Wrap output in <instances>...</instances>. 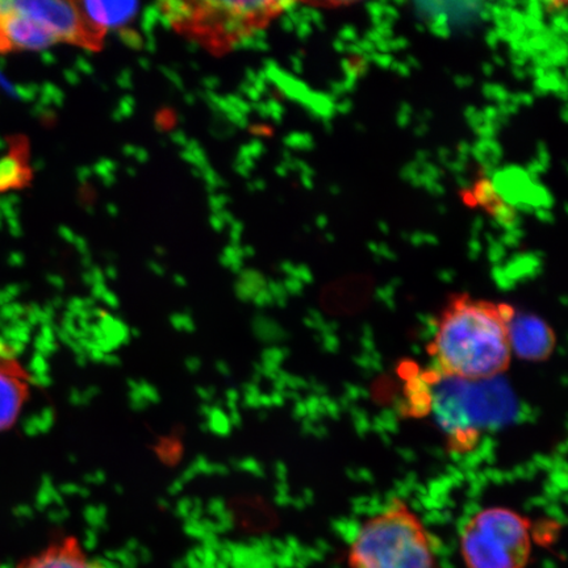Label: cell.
Segmentation results:
<instances>
[{"instance_id": "6da1fadb", "label": "cell", "mask_w": 568, "mask_h": 568, "mask_svg": "<svg viewBox=\"0 0 568 568\" xmlns=\"http://www.w3.org/2000/svg\"><path fill=\"white\" fill-rule=\"evenodd\" d=\"M513 305L453 295L436 320L428 353L447 379L481 382L506 373L513 362Z\"/></svg>"}, {"instance_id": "7a4b0ae2", "label": "cell", "mask_w": 568, "mask_h": 568, "mask_svg": "<svg viewBox=\"0 0 568 568\" xmlns=\"http://www.w3.org/2000/svg\"><path fill=\"white\" fill-rule=\"evenodd\" d=\"M347 562L351 568H442L420 516L402 499L361 525Z\"/></svg>"}, {"instance_id": "3957f363", "label": "cell", "mask_w": 568, "mask_h": 568, "mask_svg": "<svg viewBox=\"0 0 568 568\" xmlns=\"http://www.w3.org/2000/svg\"><path fill=\"white\" fill-rule=\"evenodd\" d=\"M459 550L466 568H527L532 525L514 509H481L462 528Z\"/></svg>"}, {"instance_id": "277c9868", "label": "cell", "mask_w": 568, "mask_h": 568, "mask_svg": "<svg viewBox=\"0 0 568 568\" xmlns=\"http://www.w3.org/2000/svg\"><path fill=\"white\" fill-rule=\"evenodd\" d=\"M13 12L33 20L59 41L78 42L83 38L82 17L74 3L63 0H13Z\"/></svg>"}, {"instance_id": "5b68a950", "label": "cell", "mask_w": 568, "mask_h": 568, "mask_svg": "<svg viewBox=\"0 0 568 568\" xmlns=\"http://www.w3.org/2000/svg\"><path fill=\"white\" fill-rule=\"evenodd\" d=\"M510 349L517 358L541 362L556 351V333L542 318L515 312L509 325Z\"/></svg>"}, {"instance_id": "8992f818", "label": "cell", "mask_w": 568, "mask_h": 568, "mask_svg": "<svg viewBox=\"0 0 568 568\" xmlns=\"http://www.w3.org/2000/svg\"><path fill=\"white\" fill-rule=\"evenodd\" d=\"M30 393L31 379L24 367L10 354L0 352V433L16 425Z\"/></svg>"}, {"instance_id": "52a82bcc", "label": "cell", "mask_w": 568, "mask_h": 568, "mask_svg": "<svg viewBox=\"0 0 568 568\" xmlns=\"http://www.w3.org/2000/svg\"><path fill=\"white\" fill-rule=\"evenodd\" d=\"M59 40L33 20L13 12L0 20V45L19 51L44 52Z\"/></svg>"}, {"instance_id": "ba28073f", "label": "cell", "mask_w": 568, "mask_h": 568, "mask_svg": "<svg viewBox=\"0 0 568 568\" xmlns=\"http://www.w3.org/2000/svg\"><path fill=\"white\" fill-rule=\"evenodd\" d=\"M19 568H103L92 559L75 537L49 545L21 562Z\"/></svg>"}, {"instance_id": "9c48e42d", "label": "cell", "mask_w": 568, "mask_h": 568, "mask_svg": "<svg viewBox=\"0 0 568 568\" xmlns=\"http://www.w3.org/2000/svg\"><path fill=\"white\" fill-rule=\"evenodd\" d=\"M80 13L97 31L124 30L139 16V2H82ZM81 16V17H82Z\"/></svg>"}, {"instance_id": "30bf717a", "label": "cell", "mask_w": 568, "mask_h": 568, "mask_svg": "<svg viewBox=\"0 0 568 568\" xmlns=\"http://www.w3.org/2000/svg\"><path fill=\"white\" fill-rule=\"evenodd\" d=\"M27 180V170L18 155L7 154L0 159V193L23 186Z\"/></svg>"}, {"instance_id": "8fae6325", "label": "cell", "mask_w": 568, "mask_h": 568, "mask_svg": "<svg viewBox=\"0 0 568 568\" xmlns=\"http://www.w3.org/2000/svg\"><path fill=\"white\" fill-rule=\"evenodd\" d=\"M165 16L173 21V24H186L194 21L197 17L194 3L182 2V0H168L159 3Z\"/></svg>"}, {"instance_id": "7c38bea8", "label": "cell", "mask_w": 568, "mask_h": 568, "mask_svg": "<svg viewBox=\"0 0 568 568\" xmlns=\"http://www.w3.org/2000/svg\"><path fill=\"white\" fill-rule=\"evenodd\" d=\"M181 158L189 165L193 166L195 176L201 178V173L210 165L209 155L196 140L190 139L186 146L182 149Z\"/></svg>"}, {"instance_id": "4fadbf2b", "label": "cell", "mask_w": 568, "mask_h": 568, "mask_svg": "<svg viewBox=\"0 0 568 568\" xmlns=\"http://www.w3.org/2000/svg\"><path fill=\"white\" fill-rule=\"evenodd\" d=\"M38 103L49 109H61L65 103V92L52 82H44L40 87Z\"/></svg>"}, {"instance_id": "5bb4252c", "label": "cell", "mask_w": 568, "mask_h": 568, "mask_svg": "<svg viewBox=\"0 0 568 568\" xmlns=\"http://www.w3.org/2000/svg\"><path fill=\"white\" fill-rule=\"evenodd\" d=\"M119 163L111 159H101L94 166H92V173L98 176L104 187H112L116 183Z\"/></svg>"}, {"instance_id": "9a60e30c", "label": "cell", "mask_w": 568, "mask_h": 568, "mask_svg": "<svg viewBox=\"0 0 568 568\" xmlns=\"http://www.w3.org/2000/svg\"><path fill=\"white\" fill-rule=\"evenodd\" d=\"M220 31L229 39H239L253 30L254 27L248 26L246 20L236 17H225L220 21Z\"/></svg>"}, {"instance_id": "2e32d148", "label": "cell", "mask_w": 568, "mask_h": 568, "mask_svg": "<svg viewBox=\"0 0 568 568\" xmlns=\"http://www.w3.org/2000/svg\"><path fill=\"white\" fill-rule=\"evenodd\" d=\"M162 16V10L159 3H154L145 7V10L141 13L140 19V30L142 36L146 38V36L154 34L155 28L160 24V18Z\"/></svg>"}, {"instance_id": "e0dca14e", "label": "cell", "mask_w": 568, "mask_h": 568, "mask_svg": "<svg viewBox=\"0 0 568 568\" xmlns=\"http://www.w3.org/2000/svg\"><path fill=\"white\" fill-rule=\"evenodd\" d=\"M136 105V99L130 94L120 98L115 110L112 111V119L118 123L124 122V120L133 116Z\"/></svg>"}, {"instance_id": "ac0fdd59", "label": "cell", "mask_w": 568, "mask_h": 568, "mask_svg": "<svg viewBox=\"0 0 568 568\" xmlns=\"http://www.w3.org/2000/svg\"><path fill=\"white\" fill-rule=\"evenodd\" d=\"M21 199L18 194L9 193L0 196V216L4 220L19 217Z\"/></svg>"}, {"instance_id": "d6986e66", "label": "cell", "mask_w": 568, "mask_h": 568, "mask_svg": "<svg viewBox=\"0 0 568 568\" xmlns=\"http://www.w3.org/2000/svg\"><path fill=\"white\" fill-rule=\"evenodd\" d=\"M119 40L123 45L132 49V51H141L144 48V36L131 30V28H124V30L120 31Z\"/></svg>"}, {"instance_id": "ffe728a7", "label": "cell", "mask_w": 568, "mask_h": 568, "mask_svg": "<svg viewBox=\"0 0 568 568\" xmlns=\"http://www.w3.org/2000/svg\"><path fill=\"white\" fill-rule=\"evenodd\" d=\"M243 247L240 245H230L224 248L222 261L226 266H231L232 268H240L243 266Z\"/></svg>"}, {"instance_id": "44dd1931", "label": "cell", "mask_w": 568, "mask_h": 568, "mask_svg": "<svg viewBox=\"0 0 568 568\" xmlns=\"http://www.w3.org/2000/svg\"><path fill=\"white\" fill-rule=\"evenodd\" d=\"M201 178L205 183V187L212 194H216V191L225 186V182L222 176H220L215 169L209 166L204 169L201 173Z\"/></svg>"}, {"instance_id": "7402d4cb", "label": "cell", "mask_w": 568, "mask_h": 568, "mask_svg": "<svg viewBox=\"0 0 568 568\" xmlns=\"http://www.w3.org/2000/svg\"><path fill=\"white\" fill-rule=\"evenodd\" d=\"M39 91L40 87L36 83L17 84V99L27 103L36 102Z\"/></svg>"}, {"instance_id": "603a6c76", "label": "cell", "mask_w": 568, "mask_h": 568, "mask_svg": "<svg viewBox=\"0 0 568 568\" xmlns=\"http://www.w3.org/2000/svg\"><path fill=\"white\" fill-rule=\"evenodd\" d=\"M255 163L253 160L245 158V155L237 153L236 160H234L233 169L240 176H251Z\"/></svg>"}, {"instance_id": "cb8c5ba5", "label": "cell", "mask_w": 568, "mask_h": 568, "mask_svg": "<svg viewBox=\"0 0 568 568\" xmlns=\"http://www.w3.org/2000/svg\"><path fill=\"white\" fill-rule=\"evenodd\" d=\"M31 115L41 120L42 123H52L55 119V110L36 102L32 106Z\"/></svg>"}, {"instance_id": "d4e9b609", "label": "cell", "mask_w": 568, "mask_h": 568, "mask_svg": "<svg viewBox=\"0 0 568 568\" xmlns=\"http://www.w3.org/2000/svg\"><path fill=\"white\" fill-rule=\"evenodd\" d=\"M226 101L233 106L234 110H237L241 113H244L245 116L248 115L253 111V106L251 103L246 101L240 94H231L226 95Z\"/></svg>"}, {"instance_id": "484cf974", "label": "cell", "mask_w": 568, "mask_h": 568, "mask_svg": "<svg viewBox=\"0 0 568 568\" xmlns=\"http://www.w3.org/2000/svg\"><path fill=\"white\" fill-rule=\"evenodd\" d=\"M78 74L91 77L95 73V68L92 65L87 55H77L74 60V68Z\"/></svg>"}, {"instance_id": "4316f807", "label": "cell", "mask_w": 568, "mask_h": 568, "mask_svg": "<svg viewBox=\"0 0 568 568\" xmlns=\"http://www.w3.org/2000/svg\"><path fill=\"white\" fill-rule=\"evenodd\" d=\"M161 74L178 90H184V81L180 73L173 68L160 67Z\"/></svg>"}, {"instance_id": "83f0119b", "label": "cell", "mask_w": 568, "mask_h": 568, "mask_svg": "<svg viewBox=\"0 0 568 568\" xmlns=\"http://www.w3.org/2000/svg\"><path fill=\"white\" fill-rule=\"evenodd\" d=\"M231 199L225 194H212L209 199V205L212 213H220L226 210V205H229Z\"/></svg>"}, {"instance_id": "f1b7e54d", "label": "cell", "mask_w": 568, "mask_h": 568, "mask_svg": "<svg viewBox=\"0 0 568 568\" xmlns=\"http://www.w3.org/2000/svg\"><path fill=\"white\" fill-rule=\"evenodd\" d=\"M231 245H240L241 239H243L244 224L240 220L234 219L232 224L229 225Z\"/></svg>"}, {"instance_id": "f546056e", "label": "cell", "mask_w": 568, "mask_h": 568, "mask_svg": "<svg viewBox=\"0 0 568 568\" xmlns=\"http://www.w3.org/2000/svg\"><path fill=\"white\" fill-rule=\"evenodd\" d=\"M116 84L122 90L133 89V73L131 69H123L116 77Z\"/></svg>"}, {"instance_id": "4dcf8cb0", "label": "cell", "mask_w": 568, "mask_h": 568, "mask_svg": "<svg viewBox=\"0 0 568 568\" xmlns=\"http://www.w3.org/2000/svg\"><path fill=\"white\" fill-rule=\"evenodd\" d=\"M241 97H246L247 101L258 102L260 101V92L255 90L251 83L241 82L239 88Z\"/></svg>"}, {"instance_id": "1f68e13d", "label": "cell", "mask_w": 568, "mask_h": 568, "mask_svg": "<svg viewBox=\"0 0 568 568\" xmlns=\"http://www.w3.org/2000/svg\"><path fill=\"white\" fill-rule=\"evenodd\" d=\"M0 89H2L7 95L17 99V84H13L9 78L6 77L4 70L0 69Z\"/></svg>"}, {"instance_id": "d6a6232c", "label": "cell", "mask_w": 568, "mask_h": 568, "mask_svg": "<svg viewBox=\"0 0 568 568\" xmlns=\"http://www.w3.org/2000/svg\"><path fill=\"white\" fill-rule=\"evenodd\" d=\"M6 224L12 237L23 236V225H21L19 217L6 220Z\"/></svg>"}, {"instance_id": "836d02e7", "label": "cell", "mask_w": 568, "mask_h": 568, "mask_svg": "<svg viewBox=\"0 0 568 568\" xmlns=\"http://www.w3.org/2000/svg\"><path fill=\"white\" fill-rule=\"evenodd\" d=\"M202 87L204 91L215 92V90L222 87V81H220V78L216 75H207L203 78Z\"/></svg>"}, {"instance_id": "e575fe53", "label": "cell", "mask_w": 568, "mask_h": 568, "mask_svg": "<svg viewBox=\"0 0 568 568\" xmlns=\"http://www.w3.org/2000/svg\"><path fill=\"white\" fill-rule=\"evenodd\" d=\"M92 175V169L90 166H81L77 169L75 176L77 181L84 186V184H88L91 181Z\"/></svg>"}, {"instance_id": "d590c367", "label": "cell", "mask_w": 568, "mask_h": 568, "mask_svg": "<svg viewBox=\"0 0 568 568\" xmlns=\"http://www.w3.org/2000/svg\"><path fill=\"white\" fill-rule=\"evenodd\" d=\"M63 80L69 87H78L81 83V75L73 68L63 70Z\"/></svg>"}, {"instance_id": "8d00e7d4", "label": "cell", "mask_w": 568, "mask_h": 568, "mask_svg": "<svg viewBox=\"0 0 568 568\" xmlns=\"http://www.w3.org/2000/svg\"><path fill=\"white\" fill-rule=\"evenodd\" d=\"M170 140H172L173 144L180 148L186 146L189 142L187 134L184 133L182 130H175L172 133H170Z\"/></svg>"}, {"instance_id": "74e56055", "label": "cell", "mask_w": 568, "mask_h": 568, "mask_svg": "<svg viewBox=\"0 0 568 568\" xmlns=\"http://www.w3.org/2000/svg\"><path fill=\"white\" fill-rule=\"evenodd\" d=\"M59 236L68 244H74L78 234L69 229L67 225H61L59 229Z\"/></svg>"}, {"instance_id": "f35d334b", "label": "cell", "mask_w": 568, "mask_h": 568, "mask_svg": "<svg viewBox=\"0 0 568 568\" xmlns=\"http://www.w3.org/2000/svg\"><path fill=\"white\" fill-rule=\"evenodd\" d=\"M210 225L211 229L217 233L223 232L226 229L224 220L219 215V213H212L210 217Z\"/></svg>"}, {"instance_id": "ab89813d", "label": "cell", "mask_w": 568, "mask_h": 568, "mask_svg": "<svg viewBox=\"0 0 568 568\" xmlns=\"http://www.w3.org/2000/svg\"><path fill=\"white\" fill-rule=\"evenodd\" d=\"M73 245L75 246L77 252L80 253L81 255L90 254V247L87 239L82 236H77Z\"/></svg>"}, {"instance_id": "60d3db41", "label": "cell", "mask_w": 568, "mask_h": 568, "mask_svg": "<svg viewBox=\"0 0 568 568\" xmlns=\"http://www.w3.org/2000/svg\"><path fill=\"white\" fill-rule=\"evenodd\" d=\"M144 49L148 53H151V54L158 52L159 42H158V39H155L154 34L146 36V38H144Z\"/></svg>"}, {"instance_id": "b9f144b4", "label": "cell", "mask_w": 568, "mask_h": 568, "mask_svg": "<svg viewBox=\"0 0 568 568\" xmlns=\"http://www.w3.org/2000/svg\"><path fill=\"white\" fill-rule=\"evenodd\" d=\"M40 60L42 63H44L45 67H53L57 63L55 54L49 51V49L48 51L40 52Z\"/></svg>"}, {"instance_id": "7bdbcfd3", "label": "cell", "mask_w": 568, "mask_h": 568, "mask_svg": "<svg viewBox=\"0 0 568 568\" xmlns=\"http://www.w3.org/2000/svg\"><path fill=\"white\" fill-rule=\"evenodd\" d=\"M151 159V154L146 151L145 148L138 146L136 154H134L133 160L139 163H146Z\"/></svg>"}, {"instance_id": "ee69618b", "label": "cell", "mask_w": 568, "mask_h": 568, "mask_svg": "<svg viewBox=\"0 0 568 568\" xmlns=\"http://www.w3.org/2000/svg\"><path fill=\"white\" fill-rule=\"evenodd\" d=\"M10 265L12 266H20L23 265L24 262V255L20 252H12L9 257Z\"/></svg>"}, {"instance_id": "f6af8a7d", "label": "cell", "mask_w": 568, "mask_h": 568, "mask_svg": "<svg viewBox=\"0 0 568 568\" xmlns=\"http://www.w3.org/2000/svg\"><path fill=\"white\" fill-rule=\"evenodd\" d=\"M138 146L133 144H126L122 149V153L125 155L126 159L133 160L134 154H136Z\"/></svg>"}, {"instance_id": "bcb514c9", "label": "cell", "mask_w": 568, "mask_h": 568, "mask_svg": "<svg viewBox=\"0 0 568 568\" xmlns=\"http://www.w3.org/2000/svg\"><path fill=\"white\" fill-rule=\"evenodd\" d=\"M187 51L191 54H195L199 52V49H201V44H199V41L195 39H190L186 44Z\"/></svg>"}, {"instance_id": "7dc6e473", "label": "cell", "mask_w": 568, "mask_h": 568, "mask_svg": "<svg viewBox=\"0 0 568 568\" xmlns=\"http://www.w3.org/2000/svg\"><path fill=\"white\" fill-rule=\"evenodd\" d=\"M105 212L106 215L110 217H118L119 216V207L115 203H109L105 205Z\"/></svg>"}, {"instance_id": "c3c4849f", "label": "cell", "mask_w": 568, "mask_h": 568, "mask_svg": "<svg viewBox=\"0 0 568 568\" xmlns=\"http://www.w3.org/2000/svg\"><path fill=\"white\" fill-rule=\"evenodd\" d=\"M183 101L187 105H194L197 101V95L195 94V92H184Z\"/></svg>"}, {"instance_id": "681fc988", "label": "cell", "mask_w": 568, "mask_h": 568, "mask_svg": "<svg viewBox=\"0 0 568 568\" xmlns=\"http://www.w3.org/2000/svg\"><path fill=\"white\" fill-rule=\"evenodd\" d=\"M159 26H161L163 28V30H170V28L174 27L173 21L170 20L165 16V13H163V12H162V16L160 18V24Z\"/></svg>"}, {"instance_id": "f907efd6", "label": "cell", "mask_w": 568, "mask_h": 568, "mask_svg": "<svg viewBox=\"0 0 568 568\" xmlns=\"http://www.w3.org/2000/svg\"><path fill=\"white\" fill-rule=\"evenodd\" d=\"M47 166L44 159H34L32 162V169L34 172H42Z\"/></svg>"}, {"instance_id": "816d5d0a", "label": "cell", "mask_w": 568, "mask_h": 568, "mask_svg": "<svg viewBox=\"0 0 568 568\" xmlns=\"http://www.w3.org/2000/svg\"><path fill=\"white\" fill-rule=\"evenodd\" d=\"M138 63H139V67L145 71L151 70V68H152V62H151V60L148 59V57H140V59L138 60Z\"/></svg>"}, {"instance_id": "f5cc1de1", "label": "cell", "mask_w": 568, "mask_h": 568, "mask_svg": "<svg viewBox=\"0 0 568 568\" xmlns=\"http://www.w3.org/2000/svg\"><path fill=\"white\" fill-rule=\"evenodd\" d=\"M125 173L132 178L138 175V169L136 168H133V166H128L125 169Z\"/></svg>"}, {"instance_id": "db71d44e", "label": "cell", "mask_w": 568, "mask_h": 568, "mask_svg": "<svg viewBox=\"0 0 568 568\" xmlns=\"http://www.w3.org/2000/svg\"><path fill=\"white\" fill-rule=\"evenodd\" d=\"M84 211H87L90 216L95 215V209L92 204H88L87 207H84Z\"/></svg>"}, {"instance_id": "11a10c76", "label": "cell", "mask_w": 568, "mask_h": 568, "mask_svg": "<svg viewBox=\"0 0 568 568\" xmlns=\"http://www.w3.org/2000/svg\"><path fill=\"white\" fill-rule=\"evenodd\" d=\"M243 254L247 255V257H251V255L254 254V248H252L251 246H245L243 247Z\"/></svg>"}, {"instance_id": "9f6ffc18", "label": "cell", "mask_w": 568, "mask_h": 568, "mask_svg": "<svg viewBox=\"0 0 568 568\" xmlns=\"http://www.w3.org/2000/svg\"><path fill=\"white\" fill-rule=\"evenodd\" d=\"M7 148H9V144H7L4 139L0 138V152H4Z\"/></svg>"}, {"instance_id": "6f0895ef", "label": "cell", "mask_w": 568, "mask_h": 568, "mask_svg": "<svg viewBox=\"0 0 568 568\" xmlns=\"http://www.w3.org/2000/svg\"><path fill=\"white\" fill-rule=\"evenodd\" d=\"M155 252H158V254L160 255H165V248L159 246V247H155Z\"/></svg>"}, {"instance_id": "680465c9", "label": "cell", "mask_w": 568, "mask_h": 568, "mask_svg": "<svg viewBox=\"0 0 568 568\" xmlns=\"http://www.w3.org/2000/svg\"><path fill=\"white\" fill-rule=\"evenodd\" d=\"M190 65L193 67L195 70H199L201 69V67L197 65V62L193 61V62H190Z\"/></svg>"}, {"instance_id": "91938a15", "label": "cell", "mask_w": 568, "mask_h": 568, "mask_svg": "<svg viewBox=\"0 0 568 568\" xmlns=\"http://www.w3.org/2000/svg\"><path fill=\"white\" fill-rule=\"evenodd\" d=\"M110 276H115V270L113 267H109Z\"/></svg>"}]
</instances>
